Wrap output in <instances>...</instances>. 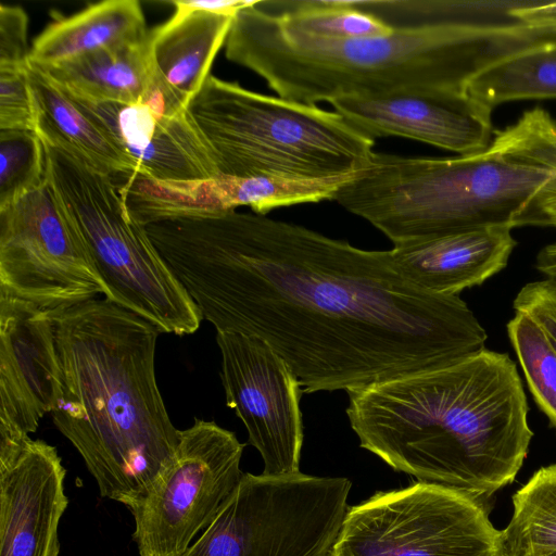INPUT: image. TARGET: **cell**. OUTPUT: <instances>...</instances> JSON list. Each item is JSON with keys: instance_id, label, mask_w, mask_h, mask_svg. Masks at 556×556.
I'll list each match as a JSON object with an SVG mask.
<instances>
[{"instance_id": "1", "label": "cell", "mask_w": 556, "mask_h": 556, "mask_svg": "<svg viewBox=\"0 0 556 556\" xmlns=\"http://www.w3.org/2000/svg\"><path fill=\"white\" fill-rule=\"evenodd\" d=\"M146 230L202 319L216 332L266 342L303 393H348L485 349L486 332L459 295L414 285L391 250H364L254 212Z\"/></svg>"}, {"instance_id": "2", "label": "cell", "mask_w": 556, "mask_h": 556, "mask_svg": "<svg viewBox=\"0 0 556 556\" xmlns=\"http://www.w3.org/2000/svg\"><path fill=\"white\" fill-rule=\"evenodd\" d=\"M348 395L362 448L484 506L514 481L533 437L522 382L506 353L484 349Z\"/></svg>"}, {"instance_id": "3", "label": "cell", "mask_w": 556, "mask_h": 556, "mask_svg": "<svg viewBox=\"0 0 556 556\" xmlns=\"http://www.w3.org/2000/svg\"><path fill=\"white\" fill-rule=\"evenodd\" d=\"M54 320L61 386L53 422L101 496L128 508L178 444L155 376L160 331L108 299L55 311Z\"/></svg>"}, {"instance_id": "4", "label": "cell", "mask_w": 556, "mask_h": 556, "mask_svg": "<svg viewBox=\"0 0 556 556\" xmlns=\"http://www.w3.org/2000/svg\"><path fill=\"white\" fill-rule=\"evenodd\" d=\"M255 3L233 17L226 58L257 74L280 98L309 105L341 97L465 90L479 71L527 42L516 17L400 27L376 37H318Z\"/></svg>"}, {"instance_id": "5", "label": "cell", "mask_w": 556, "mask_h": 556, "mask_svg": "<svg viewBox=\"0 0 556 556\" xmlns=\"http://www.w3.org/2000/svg\"><path fill=\"white\" fill-rule=\"evenodd\" d=\"M556 195V122L541 108L495 131L483 151L452 159L374 152L333 195L394 244L491 227L547 226Z\"/></svg>"}, {"instance_id": "6", "label": "cell", "mask_w": 556, "mask_h": 556, "mask_svg": "<svg viewBox=\"0 0 556 556\" xmlns=\"http://www.w3.org/2000/svg\"><path fill=\"white\" fill-rule=\"evenodd\" d=\"M186 110L225 176L333 178L361 172L375 152V141L334 111L212 75Z\"/></svg>"}, {"instance_id": "7", "label": "cell", "mask_w": 556, "mask_h": 556, "mask_svg": "<svg viewBox=\"0 0 556 556\" xmlns=\"http://www.w3.org/2000/svg\"><path fill=\"white\" fill-rule=\"evenodd\" d=\"M47 178L105 286V299L177 336L195 332L201 314L146 227L127 212L109 175L46 142Z\"/></svg>"}, {"instance_id": "8", "label": "cell", "mask_w": 556, "mask_h": 556, "mask_svg": "<svg viewBox=\"0 0 556 556\" xmlns=\"http://www.w3.org/2000/svg\"><path fill=\"white\" fill-rule=\"evenodd\" d=\"M352 482L300 472H244L182 556H331Z\"/></svg>"}, {"instance_id": "9", "label": "cell", "mask_w": 556, "mask_h": 556, "mask_svg": "<svg viewBox=\"0 0 556 556\" xmlns=\"http://www.w3.org/2000/svg\"><path fill=\"white\" fill-rule=\"evenodd\" d=\"M486 506L417 481L349 508L331 556H501Z\"/></svg>"}, {"instance_id": "10", "label": "cell", "mask_w": 556, "mask_h": 556, "mask_svg": "<svg viewBox=\"0 0 556 556\" xmlns=\"http://www.w3.org/2000/svg\"><path fill=\"white\" fill-rule=\"evenodd\" d=\"M245 444L214 421L194 419L177 447L128 509L139 556H182L210 526L244 472Z\"/></svg>"}, {"instance_id": "11", "label": "cell", "mask_w": 556, "mask_h": 556, "mask_svg": "<svg viewBox=\"0 0 556 556\" xmlns=\"http://www.w3.org/2000/svg\"><path fill=\"white\" fill-rule=\"evenodd\" d=\"M0 293L48 311L105 295V286L48 178L0 207Z\"/></svg>"}, {"instance_id": "12", "label": "cell", "mask_w": 556, "mask_h": 556, "mask_svg": "<svg viewBox=\"0 0 556 556\" xmlns=\"http://www.w3.org/2000/svg\"><path fill=\"white\" fill-rule=\"evenodd\" d=\"M220 378L227 406L248 431L267 476L300 472L303 393L286 361L263 340L242 333L216 332Z\"/></svg>"}, {"instance_id": "13", "label": "cell", "mask_w": 556, "mask_h": 556, "mask_svg": "<svg viewBox=\"0 0 556 556\" xmlns=\"http://www.w3.org/2000/svg\"><path fill=\"white\" fill-rule=\"evenodd\" d=\"M55 311L0 293V441H21L55 406Z\"/></svg>"}, {"instance_id": "14", "label": "cell", "mask_w": 556, "mask_h": 556, "mask_svg": "<svg viewBox=\"0 0 556 556\" xmlns=\"http://www.w3.org/2000/svg\"><path fill=\"white\" fill-rule=\"evenodd\" d=\"M329 103L352 127L374 141L396 136L467 155L485 150L495 135L493 109L465 90L341 97Z\"/></svg>"}, {"instance_id": "15", "label": "cell", "mask_w": 556, "mask_h": 556, "mask_svg": "<svg viewBox=\"0 0 556 556\" xmlns=\"http://www.w3.org/2000/svg\"><path fill=\"white\" fill-rule=\"evenodd\" d=\"M65 476L46 441H0V556H59Z\"/></svg>"}, {"instance_id": "16", "label": "cell", "mask_w": 556, "mask_h": 556, "mask_svg": "<svg viewBox=\"0 0 556 556\" xmlns=\"http://www.w3.org/2000/svg\"><path fill=\"white\" fill-rule=\"evenodd\" d=\"M67 96L110 135L136 173L157 180H199L220 175L187 110L166 116L143 103L92 102Z\"/></svg>"}, {"instance_id": "17", "label": "cell", "mask_w": 556, "mask_h": 556, "mask_svg": "<svg viewBox=\"0 0 556 556\" xmlns=\"http://www.w3.org/2000/svg\"><path fill=\"white\" fill-rule=\"evenodd\" d=\"M513 228L491 226L393 247L402 274L422 290L458 295L507 265L517 242Z\"/></svg>"}, {"instance_id": "18", "label": "cell", "mask_w": 556, "mask_h": 556, "mask_svg": "<svg viewBox=\"0 0 556 556\" xmlns=\"http://www.w3.org/2000/svg\"><path fill=\"white\" fill-rule=\"evenodd\" d=\"M232 21L233 16L203 11L175 13L149 31L152 86L174 113L186 110L208 78Z\"/></svg>"}, {"instance_id": "19", "label": "cell", "mask_w": 556, "mask_h": 556, "mask_svg": "<svg viewBox=\"0 0 556 556\" xmlns=\"http://www.w3.org/2000/svg\"><path fill=\"white\" fill-rule=\"evenodd\" d=\"M148 35L138 1H102L50 23L34 40L29 62L51 66L101 49L139 43Z\"/></svg>"}, {"instance_id": "20", "label": "cell", "mask_w": 556, "mask_h": 556, "mask_svg": "<svg viewBox=\"0 0 556 556\" xmlns=\"http://www.w3.org/2000/svg\"><path fill=\"white\" fill-rule=\"evenodd\" d=\"M26 71L37 110L36 132L43 142L109 176L135 172L131 162L110 135L89 118L50 76L30 62Z\"/></svg>"}, {"instance_id": "21", "label": "cell", "mask_w": 556, "mask_h": 556, "mask_svg": "<svg viewBox=\"0 0 556 556\" xmlns=\"http://www.w3.org/2000/svg\"><path fill=\"white\" fill-rule=\"evenodd\" d=\"M111 178L128 214L144 227L167 219L219 215L241 206L239 177L157 180L129 170Z\"/></svg>"}, {"instance_id": "22", "label": "cell", "mask_w": 556, "mask_h": 556, "mask_svg": "<svg viewBox=\"0 0 556 556\" xmlns=\"http://www.w3.org/2000/svg\"><path fill=\"white\" fill-rule=\"evenodd\" d=\"M39 68L67 94L92 102L141 103L153 83L149 35L139 43Z\"/></svg>"}, {"instance_id": "23", "label": "cell", "mask_w": 556, "mask_h": 556, "mask_svg": "<svg viewBox=\"0 0 556 556\" xmlns=\"http://www.w3.org/2000/svg\"><path fill=\"white\" fill-rule=\"evenodd\" d=\"M465 91L494 108L523 99H556V43L503 58L473 75Z\"/></svg>"}, {"instance_id": "24", "label": "cell", "mask_w": 556, "mask_h": 556, "mask_svg": "<svg viewBox=\"0 0 556 556\" xmlns=\"http://www.w3.org/2000/svg\"><path fill=\"white\" fill-rule=\"evenodd\" d=\"M513 516L501 530V556L556 552V463L543 466L513 495Z\"/></svg>"}, {"instance_id": "25", "label": "cell", "mask_w": 556, "mask_h": 556, "mask_svg": "<svg viewBox=\"0 0 556 556\" xmlns=\"http://www.w3.org/2000/svg\"><path fill=\"white\" fill-rule=\"evenodd\" d=\"M255 5L302 33L327 38L383 36L393 30L351 0L256 1Z\"/></svg>"}, {"instance_id": "26", "label": "cell", "mask_w": 556, "mask_h": 556, "mask_svg": "<svg viewBox=\"0 0 556 556\" xmlns=\"http://www.w3.org/2000/svg\"><path fill=\"white\" fill-rule=\"evenodd\" d=\"M520 0H351L392 28L505 18Z\"/></svg>"}, {"instance_id": "27", "label": "cell", "mask_w": 556, "mask_h": 556, "mask_svg": "<svg viewBox=\"0 0 556 556\" xmlns=\"http://www.w3.org/2000/svg\"><path fill=\"white\" fill-rule=\"evenodd\" d=\"M507 333L538 407L556 430V353L529 317L515 313Z\"/></svg>"}, {"instance_id": "28", "label": "cell", "mask_w": 556, "mask_h": 556, "mask_svg": "<svg viewBox=\"0 0 556 556\" xmlns=\"http://www.w3.org/2000/svg\"><path fill=\"white\" fill-rule=\"evenodd\" d=\"M47 181V153L33 130H0V207Z\"/></svg>"}, {"instance_id": "29", "label": "cell", "mask_w": 556, "mask_h": 556, "mask_svg": "<svg viewBox=\"0 0 556 556\" xmlns=\"http://www.w3.org/2000/svg\"><path fill=\"white\" fill-rule=\"evenodd\" d=\"M26 70L0 71V130L37 129V110Z\"/></svg>"}, {"instance_id": "30", "label": "cell", "mask_w": 556, "mask_h": 556, "mask_svg": "<svg viewBox=\"0 0 556 556\" xmlns=\"http://www.w3.org/2000/svg\"><path fill=\"white\" fill-rule=\"evenodd\" d=\"M513 307L536 324L556 353V281L546 278L525 285Z\"/></svg>"}, {"instance_id": "31", "label": "cell", "mask_w": 556, "mask_h": 556, "mask_svg": "<svg viewBox=\"0 0 556 556\" xmlns=\"http://www.w3.org/2000/svg\"><path fill=\"white\" fill-rule=\"evenodd\" d=\"M27 25V14L21 7L0 5V71L28 66Z\"/></svg>"}, {"instance_id": "32", "label": "cell", "mask_w": 556, "mask_h": 556, "mask_svg": "<svg viewBox=\"0 0 556 556\" xmlns=\"http://www.w3.org/2000/svg\"><path fill=\"white\" fill-rule=\"evenodd\" d=\"M513 14L528 26L556 33V1L523 0Z\"/></svg>"}, {"instance_id": "33", "label": "cell", "mask_w": 556, "mask_h": 556, "mask_svg": "<svg viewBox=\"0 0 556 556\" xmlns=\"http://www.w3.org/2000/svg\"><path fill=\"white\" fill-rule=\"evenodd\" d=\"M254 2L248 0H188L172 1L170 3L176 7L175 13L203 11L235 17L238 12L252 5Z\"/></svg>"}, {"instance_id": "34", "label": "cell", "mask_w": 556, "mask_h": 556, "mask_svg": "<svg viewBox=\"0 0 556 556\" xmlns=\"http://www.w3.org/2000/svg\"><path fill=\"white\" fill-rule=\"evenodd\" d=\"M535 266L547 279L556 281V243L548 244L539 252Z\"/></svg>"}, {"instance_id": "35", "label": "cell", "mask_w": 556, "mask_h": 556, "mask_svg": "<svg viewBox=\"0 0 556 556\" xmlns=\"http://www.w3.org/2000/svg\"><path fill=\"white\" fill-rule=\"evenodd\" d=\"M544 214L547 226L556 227V195L545 204Z\"/></svg>"}, {"instance_id": "36", "label": "cell", "mask_w": 556, "mask_h": 556, "mask_svg": "<svg viewBox=\"0 0 556 556\" xmlns=\"http://www.w3.org/2000/svg\"><path fill=\"white\" fill-rule=\"evenodd\" d=\"M547 556H556V552H554V553H552V554H549Z\"/></svg>"}]
</instances>
